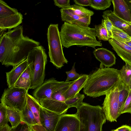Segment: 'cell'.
<instances>
[{
	"instance_id": "cell-19",
	"label": "cell",
	"mask_w": 131,
	"mask_h": 131,
	"mask_svg": "<svg viewBox=\"0 0 131 131\" xmlns=\"http://www.w3.org/2000/svg\"><path fill=\"white\" fill-rule=\"evenodd\" d=\"M88 75L82 74L80 77L71 85L65 93L66 99L74 97L84 88L88 78Z\"/></svg>"
},
{
	"instance_id": "cell-3",
	"label": "cell",
	"mask_w": 131,
	"mask_h": 131,
	"mask_svg": "<svg viewBox=\"0 0 131 131\" xmlns=\"http://www.w3.org/2000/svg\"><path fill=\"white\" fill-rule=\"evenodd\" d=\"M94 32V28L64 22L60 32L62 45L66 48L74 45L94 48L97 46L101 47L102 43L96 40Z\"/></svg>"
},
{
	"instance_id": "cell-41",
	"label": "cell",
	"mask_w": 131,
	"mask_h": 131,
	"mask_svg": "<svg viewBox=\"0 0 131 131\" xmlns=\"http://www.w3.org/2000/svg\"><path fill=\"white\" fill-rule=\"evenodd\" d=\"M11 127L7 124L6 125L0 128V131H9Z\"/></svg>"
},
{
	"instance_id": "cell-6",
	"label": "cell",
	"mask_w": 131,
	"mask_h": 131,
	"mask_svg": "<svg viewBox=\"0 0 131 131\" xmlns=\"http://www.w3.org/2000/svg\"><path fill=\"white\" fill-rule=\"evenodd\" d=\"M47 37L50 62L57 69H61L68 61L64 55L58 24H50Z\"/></svg>"
},
{
	"instance_id": "cell-38",
	"label": "cell",
	"mask_w": 131,
	"mask_h": 131,
	"mask_svg": "<svg viewBox=\"0 0 131 131\" xmlns=\"http://www.w3.org/2000/svg\"><path fill=\"white\" fill-rule=\"evenodd\" d=\"M109 37L110 38L112 37V30L113 25L111 22L108 18L105 16H102Z\"/></svg>"
},
{
	"instance_id": "cell-8",
	"label": "cell",
	"mask_w": 131,
	"mask_h": 131,
	"mask_svg": "<svg viewBox=\"0 0 131 131\" xmlns=\"http://www.w3.org/2000/svg\"><path fill=\"white\" fill-rule=\"evenodd\" d=\"M28 91L25 89L14 86L5 89L1 99V103L6 108L21 112L26 105Z\"/></svg>"
},
{
	"instance_id": "cell-39",
	"label": "cell",
	"mask_w": 131,
	"mask_h": 131,
	"mask_svg": "<svg viewBox=\"0 0 131 131\" xmlns=\"http://www.w3.org/2000/svg\"><path fill=\"white\" fill-rule=\"evenodd\" d=\"M73 1L76 4L83 7L89 6L91 0H74Z\"/></svg>"
},
{
	"instance_id": "cell-40",
	"label": "cell",
	"mask_w": 131,
	"mask_h": 131,
	"mask_svg": "<svg viewBox=\"0 0 131 131\" xmlns=\"http://www.w3.org/2000/svg\"><path fill=\"white\" fill-rule=\"evenodd\" d=\"M111 131H131V126L126 125H123Z\"/></svg>"
},
{
	"instance_id": "cell-42",
	"label": "cell",
	"mask_w": 131,
	"mask_h": 131,
	"mask_svg": "<svg viewBox=\"0 0 131 131\" xmlns=\"http://www.w3.org/2000/svg\"><path fill=\"white\" fill-rule=\"evenodd\" d=\"M131 13V0H126Z\"/></svg>"
},
{
	"instance_id": "cell-20",
	"label": "cell",
	"mask_w": 131,
	"mask_h": 131,
	"mask_svg": "<svg viewBox=\"0 0 131 131\" xmlns=\"http://www.w3.org/2000/svg\"><path fill=\"white\" fill-rule=\"evenodd\" d=\"M23 19V15L20 12L5 17L0 18L1 32L7 29H10L18 26L22 23Z\"/></svg>"
},
{
	"instance_id": "cell-10",
	"label": "cell",
	"mask_w": 131,
	"mask_h": 131,
	"mask_svg": "<svg viewBox=\"0 0 131 131\" xmlns=\"http://www.w3.org/2000/svg\"><path fill=\"white\" fill-rule=\"evenodd\" d=\"M63 82L58 81L53 78L46 80L34 91L33 93L34 97L39 102L50 99L53 91Z\"/></svg>"
},
{
	"instance_id": "cell-11",
	"label": "cell",
	"mask_w": 131,
	"mask_h": 131,
	"mask_svg": "<svg viewBox=\"0 0 131 131\" xmlns=\"http://www.w3.org/2000/svg\"><path fill=\"white\" fill-rule=\"evenodd\" d=\"M80 122L78 115H61L55 131H79Z\"/></svg>"
},
{
	"instance_id": "cell-46",
	"label": "cell",
	"mask_w": 131,
	"mask_h": 131,
	"mask_svg": "<svg viewBox=\"0 0 131 131\" xmlns=\"http://www.w3.org/2000/svg\"><path fill=\"white\" fill-rule=\"evenodd\" d=\"M31 131H32V130H31Z\"/></svg>"
},
{
	"instance_id": "cell-44",
	"label": "cell",
	"mask_w": 131,
	"mask_h": 131,
	"mask_svg": "<svg viewBox=\"0 0 131 131\" xmlns=\"http://www.w3.org/2000/svg\"><path fill=\"white\" fill-rule=\"evenodd\" d=\"M129 87L130 89H131V79L130 83V84H129Z\"/></svg>"
},
{
	"instance_id": "cell-9",
	"label": "cell",
	"mask_w": 131,
	"mask_h": 131,
	"mask_svg": "<svg viewBox=\"0 0 131 131\" xmlns=\"http://www.w3.org/2000/svg\"><path fill=\"white\" fill-rule=\"evenodd\" d=\"M120 82L105 95L102 104L106 120L111 122H116L117 118L121 115L118 101L119 85Z\"/></svg>"
},
{
	"instance_id": "cell-16",
	"label": "cell",
	"mask_w": 131,
	"mask_h": 131,
	"mask_svg": "<svg viewBox=\"0 0 131 131\" xmlns=\"http://www.w3.org/2000/svg\"><path fill=\"white\" fill-rule=\"evenodd\" d=\"M113 13L122 19L131 22V13L126 0H112Z\"/></svg>"
},
{
	"instance_id": "cell-31",
	"label": "cell",
	"mask_w": 131,
	"mask_h": 131,
	"mask_svg": "<svg viewBox=\"0 0 131 131\" xmlns=\"http://www.w3.org/2000/svg\"><path fill=\"white\" fill-rule=\"evenodd\" d=\"M84 97V94L79 93L73 97L66 99L65 102L69 108L74 107L78 109L82 105Z\"/></svg>"
},
{
	"instance_id": "cell-22",
	"label": "cell",
	"mask_w": 131,
	"mask_h": 131,
	"mask_svg": "<svg viewBox=\"0 0 131 131\" xmlns=\"http://www.w3.org/2000/svg\"><path fill=\"white\" fill-rule=\"evenodd\" d=\"M27 104L33 113L38 125H41L40 120V112L41 105L34 97L28 93L27 96Z\"/></svg>"
},
{
	"instance_id": "cell-12",
	"label": "cell",
	"mask_w": 131,
	"mask_h": 131,
	"mask_svg": "<svg viewBox=\"0 0 131 131\" xmlns=\"http://www.w3.org/2000/svg\"><path fill=\"white\" fill-rule=\"evenodd\" d=\"M61 115L41 106L40 112V122L41 126L46 131H55Z\"/></svg>"
},
{
	"instance_id": "cell-4",
	"label": "cell",
	"mask_w": 131,
	"mask_h": 131,
	"mask_svg": "<svg viewBox=\"0 0 131 131\" xmlns=\"http://www.w3.org/2000/svg\"><path fill=\"white\" fill-rule=\"evenodd\" d=\"M77 109L79 131H102L106 119L102 107L83 102Z\"/></svg>"
},
{
	"instance_id": "cell-36",
	"label": "cell",
	"mask_w": 131,
	"mask_h": 131,
	"mask_svg": "<svg viewBox=\"0 0 131 131\" xmlns=\"http://www.w3.org/2000/svg\"><path fill=\"white\" fill-rule=\"evenodd\" d=\"M125 113L131 114V89L125 103L121 112V114Z\"/></svg>"
},
{
	"instance_id": "cell-29",
	"label": "cell",
	"mask_w": 131,
	"mask_h": 131,
	"mask_svg": "<svg viewBox=\"0 0 131 131\" xmlns=\"http://www.w3.org/2000/svg\"><path fill=\"white\" fill-rule=\"evenodd\" d=\"M18 13L17 9L10 7L3 0H0V18L5 17Z\"/></svg>"
},
{
	"instance_id": "cell-18",
	"label": "cell",
	"mask_w": 131,
	"mask_h": 131,
	"mask_svg": "<svg viewBox=\"0 0 131 131\" xmlns=\"http://www.w3.org/2000/svg\"><path fill=\"white\" fill-rule=\"evenodd\" d=\"M102 16L107 17L113 26L122 30L131 37V22H128L119 17L111 10L103 12Z\"/></svg>"
},
{
	"instance_id": "cell-15",
	"label": "cell",
	"mask_w": 131,
	"mask_h": 131,
	"mask_svg": "<svg viewBox=\"0 0 131 131\" xmlns=\"http://www.w3.org/2000/svg\"><path fill=\"white\" fill-rule=\"evenodd\" d=\"M93 53L96 58L105 67L109 68L115 64L116 58L115 55L106 49L98 48L94 51Z\"/></svg>"
},
{
	"instance_id": "cell-35",
	"label": "cell",
	"mask_w": 131,
	"mask_h": 131,
	"mask_svg": "<svg viewBox=\"0 0 131 131\" xmlns=\"http://www.w3.org/2000/svg\"><path fill=\"white\" fill-rule=\"evenodd\" d=\"M31 126L21 121L16 126L11 127L9 131H31Z\"/></svg>"
},
{
	"instance_id": "cell-23",
	"label": "cell",
	"mask_w": 131,
	"mask_h": 131,
	"mask_svg": "<svg viewBox=\"0 0 131 131\" xmlns=\"http://www.w3.org/2000/svg\"><path fill=\"white\" fill-rule=\"evenodd\" d=\"M118 101L120 115L123 107L128 96L130 89L128 86L125 85L122 81L119 85Z\"/></svg>"
},
{
	"instance_id": "cell-33",
	"label": "cell",
	"mask_w": 131,
	"mask_h": 131,
	"mask_svg": "<svg viewBox=\"0 0 131 131\" xmlns=\"http://www.w3.org/2000/svg\"><path fill=\"white\" fill-rule=\"evenodd\" d=\"M9 122L7 108L1 103L0 104V128L6 125Z\"/></svg>"
},
{
	"instance_id": "cell-1",
	"label": "cell",
	"mask_w": 131,
	"mask_h": 131,
	"mask_svg": "<svg viewBox=\"0 0 131 131\" xmlns=\"http://www.w3.org/2000/svg\"><path fill=\"white\" fill-rule=\"evenodd\" d=\"M0 62L6 66H17L26 60L29 52L39 42L24 36L21 25L0 35Z\"/></svg>"
},
{
	"instance_id": "cell-43",
	"label": "cell",
	"mask_w": 131,
	"mask_h": 131,
	"mask_svg": "<svg viewBox=\"0 0 131 131\" xmlns=\"http://www.w3.org/2000/svg\"><path fill=\"white\" fill-rule=\"evenodd\" d=\"M130 47H131V41L125 43Z\"/></svg>"
},
{
	"instance_id": "cell-27",
	"label": "cell",
	"mask_w": 131,
	"mask_h": 131,
	"mask_svg": "<svg viewBox=\"0 0 131 131\" xmlns=\"http://www.w3.org/2000/svg\"><path fill=\"white\" fill-rule=\"evenodd\" d=\"M112 38L125 43L131 41V37L122 30L113 26Z\"/></svg>"
},
{
	"instance_id": "cell-14",
	"label": "cell",
	"mask_w": 131,
	"mask_h": 131,
	"mask_svg": "<svg viewBox=\"0 0 131 131\" xmlns=\"http://www.w3.org/2000/svg\"><path fill=\"white\" fill-rule=\"evenodd\" d=\"M62 21L71 24L82 25L89 26L91 22V17H82L70 12L67 9L60 10Z\"/></svg>"
},
{
	"instance_id": "cell-2",
	"label": "cell",
	"mask_w": 131,
	"mask_h": 131,
	"mask_svg": "<svg viewBox=\"0 0 131 131\" xmlns=\"http://www.w3.org/2000/svg\"><path fill=\"white\" fill-rule=\"evenodd\" d=\"M103 66L101 63L100 68L88 75L83 90L87 96L94 98L105 95L121 81L119 70Z\"/></svg>"
},
{
	"instance_id": "cell-45",
	"label": "cell",
	"mask_w": 131,
	"mask_h": 131,
	"mask_svg": "<svg viewBox=\"0 0 131 131\" xmlns=\"http://www.w3.org/2000/svg\"><path fill=\"white\" fill-rule=\"evenodd\" d=\"M32 131H36L32 129Z\"/></svg>"
},
{
	"instance_id": "cell-13",
	"label": "cell",
	"mask_w": 131,
	"mask_h": 131,
	"mask_svg": "<svg viewBox=\"0 0 131 131\" xmlns=\"http://www.w3.org/2000/svg\"><path fill=\"white\" fill-rule=\"evenodd\" d=\"M108 41L117 55L125 63L131 66V47L113 38H110Z\"/></svg>"
},
{
	"instance_id": "cell-37",
	"label": "cell",
	"mask_w": 131,
	"mask_h": 131,
	"mask_svg": "<svg viewBox=\"0 0 131 131\" xmlns=\"http://www.w3.org/2000/svg\"><path fill=\"white\" fill-rule=\"evenodd\" d=\"M54 4L62 9H67L70 5V0H54Z\"/></svg>"
},
{
	"instance_id": "cell-30",
	"label": "cell",
	"mask_w": 131,
	"mask_h": 131,
	"mask_svg": "<svg viewBox=\"0 0 131 131\" xmlns=\"http://www.w3.org/2000/svg\"><path fill=\"white\" fill-rule=\"evenodd\" d=\"M119 71L122 81L129 86L131 79V66L126 63Z\"/></svg>"
},
{
	"instance_id": "cell-25",
	"label": "cell",
	"mask_w": 131,
	"mask_h": 131,
	"mask_svg": "<svg viewBox=\"0 0 131 131\" xmlns=\"http://www.w3.org/2000/svg\"><path fill=\"white\" fill-rule=\"evenodd\" d=\"M21 121L31 126L38 125L35 118L27 104L20 112Z\"/></svg>"
},
{
	"instance_id": "cell-21",
	"label": "cell",
	"mask_w": 131,
	"mask_h": 131,
	"mask_svg": "<svg viewBox=\"0 0 131 131\" xmlns=\"http://www.w3.org/2000/svg\"><path fill=\"white\" fill-rule=\"evenodd\" d=\"M31 72L28 65L18 79L14 86L17 88L24 89L28 91L31 84Z\"/></svg>"
},
{
	"instance_id": "cell-28",
	"label": "cell",
	"mask_w": 131,
	"mask_h": 131,
	"mask_svg": "<svg viewBox=\"0 0 131 131\" xmlns=\"http://www.w3.org/2000/svg\"><path fill=\"white\" fill-rule=\"evenodd\" d=\"M6 108L9 122L11 124L12 127L16 126L21 121L20 112L13 109Z\"/></svg>"
},
{
	"instance_id": "cell-32",
	"label": "cell",
	"mask_w": 131,
	"mask_h": 131,
	"mask_svg": "<svg viewBox=\"0 0 131 131\" xmlns=\"http://www.w3.org/2000/svg\"><path fill=\"white\" fill-rule=\"evenodd\" d=\"M111 0H91L90 6L96 10H104L109 7L111 4Z\"/></svg>"
},
{
	"instance_id": "cell-34",
	"label": "cell",
	"mask_w": 131,
	"mask_h": 131,
	"mask_svg": "<svg viewBox=\"0 0 131 131\" xmlns=\"http://www.w3.org/2000/svg\"><path fill=\"white\" fill-rule=\"evenodd\" d=\"M75 62L74 63L71 69L68 71L66 72L67 78L65 82H69L71 80H75L78 79L81 76V75L78 73L76 71L75 68Z\"/></svg>"
},
{
	"instance_id": "cell-7",
	"label": "cell",
	"mask_w": 131,
	"mask_h": 131,
	"mask_svg": "<svg viewBox=\"0 0 131 131\" xmlns=\"http://www.w3.org/2000/svg\"><path fill=\"white\" fill-rule=\"evenodd\" d=\"M75 80L63 81L52 93L51 98L39 102L43 107L60 115L65 114L69 108L65 103V93Z\"/></svg>"
},
{
	"instance_id": "cell-24",
	"label": "cell",
	"mask_w": 131,
	"mask_h": 131,
	"mask_svg": "<svg viewBox=\"0 0 131 131\" xmlns=\"http://www.w3.org/2000/svg\"><path fill=\"white\" fill-rule=\"evenodd\" d=\"M67 9L70 12L82 17H91L94 14L93 11L76 4L70 5Z\"/></svg>"
},
{
	"instance_id": "cell-26",
	"label": "cell",
	"mask_w": 131,
	"mask_h": 131,
	"mask_svg": "<svg viewBox=\"0 0 131 131\" xmlns=\"http://www.w3.org/2000/svg\"><path fill=\"white\" fill-rule=\"evenodd\" d=\"M94 28L95 35L99 40L107 41L110 39L104 19H102L101 24L95 25Z\"/></svg>"
},
{
	"instance_id": "cell-17",
	"label": "cell",
	"mask_w": 131,
	"mask_h": 131,
	"mask_svg": "<svg viewBox=\"0 0 131 131\" xmlns=\"http://www.w3.org/2000/svg\"><path fill=\"white\" fill-rule=\"evenodd\" d=\"M28 66L26 59L18 65L13 67L10 71L6 72L8 88H11L14 86L18 79Z\"/></svg>"
},
{
	"instance_id": "cell-5",
	"label": "cell",
	"mask_w": 131,
	"mask_h": 131,
	"mask_svg": "<svg viewBox=\"0 0 131 131\" xmlns=\"http://www.w3.org/2000/svg\"><path fill=\"white\" fill-rule=\"evenodd\" d=\"M27 59L31 76L29 89H35L43 83L45 78L47 61L45 49L41 45L33 48L29 52Z\"/></svg>"
}]
</instances>
